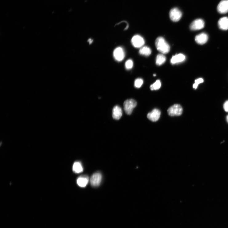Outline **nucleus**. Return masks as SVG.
I'll return each instance as SVG.
<instances>
[{
	"mask_svg": "<svg viewBox=\"0 0 228 228\" xmlns=\"http://www.w3.org/2000/svg\"><path fill=\"white\" fill-rule=\"evenodd\" d=\"M155 44L157 50L162 53L167 54L170 51V46L164 38L159 37L155 41Z\"/></svg>",
	"mask_w": 228,
	"mask_h": 228,
	"instance_id": "1",
	"label": "nucleus"
},
{
	"mask_svg": "<svg viewBox=\"0 0 228 228\" xmlns=\"http://www.w3.org/2000/svg\"><path fill=\"white\" fill-rule=\"evenodd\" d=\"M137 105V102L134 99H128L125 101L124 103V108L126 114L128 115L131 114Z\"/></svg>",
	"mask_w": 228,
	"mask_h": 228,
	"instance_id": "2",
	"label": "nucleus"
},
{
	"mask_svg": "<svg viewBox=\"0 0 228 228\" xmlns=\"http://www.w3.org/2000/svg\"><path fill=\"white\" fill-rule=\"evenodd\" d=\"M183 109L182 106L179 104L174 105L168 108L167 112L171 116H179L182 113Z\"/></svg>",
	"mask_w": 228,
	"mask_h": 228,
	"instance_id": "3",
	"label": "nucleus"
},
{
	"mask_svg": "<svg viewBox=\"0 0 228 228\" xmlns=\"http://www.w3.org/2000/svg\"><path fill=\"white\" fill-rule=\"evenodd\" d=\"M182 12L178 8H173L170 10V19L174 22H177L180 20L182 18Z\"/></svg>",
	"mask_w": 228,
	"mask_h": 228,
	"instance_id": "4",
	"label": "nucleus"
},
{
	"mask_svg": "<svg viewBox=\"0 0 228 228\" xmlns=\"http://www.w3.org/2000/svg\"><path fill=\"white\" fill-rule=\"evenodd\" d=\"M205 26V22L203 20L198 19L194 21L190 24V29L192 30H196L203 29Z\"/></svg>",
	"mask_w": 228,
	"mask_h": 228,
	"instance_id": "5",
	"label": "nucleus"
},
{
	"mask_svg": "<svg viewBox=\"0 0 228 228\" xmlns=\"http://www.w3.org/2000/svg\"><path fill=\"white\" fill-rule=\"evenodd\" d=\"M131 42L133 45L136 48L142 47L145 43L144 38L138 35L134 36L132 39Z\"/></svg>",
	"mask_w": 228,
	"mask_h": 228,
	"instance_id": "6",
	"label": "nucleus"
},
{
	"mask_svg": "<svg viewBox=\"0 0 228 228\" xmlns=\"http://www.w3.org/2000/svg\"><path fill=\"white\" fill-rule=\"evenodd\" d=\"M102 179V175L99 172L94 174L90 180L91 185L94 187H97L100 185Z\"/></svg>",
	"mask_w": 228,
	"mask_h": 228,
	"instance_id": "7",
	"label": "nucleus"
},
{
	"mask_svg": "<svg viewBox=\"0 0 228 228\" xmlns=\"http://www.w3.org/2000/svg\"><path fill=\"white\" fill-rule=\"evenodd\" d=\"M218 12L221 14L228 12V0H222L217 7Z\"/></svg>",
	"mask_w": 228,
	"mask_h": 228,
	"instance_id": "8",
	"label": "nucleus"
},
{
	"mask_svg": "<svg viewBox=\"0 0 228 228\" xmlns=\"http://www.w3.org/2000/svg\"><path fill=\"white\" fill-rule=\"evenodd\" d=\"M160 115V111L158 109H154L147 114V117L150 121L156 122L158 120Z\"/></svg>",
	"mask_w": 228,
	"mask_h": 228,
	"instance_id": "9",
	"label": "nucleus"
},
{
	"mask_svg": "<svg viewBox=\"0 0 228 228\" xmlns=\"http://www.w3.org/2000/svg\"><path fill=\"white\" fill-rule=\"evenodd\" d=\"M114 56L117 61H122L125 57V53L123 49L120 47L116 48L114 51Z\"/></svg>",
	"mask_w": 228,
	"mask_h": 228,
	"instance_id": "10",
	"label": "nucleus"
},
{
	"mask_svg": "<svg viewBox=\"0 0 228 228\" xmlns=\"http://www.w3.org/2000/svg\"><path fill=\"white\" fill-rule=\"evenodd\" d=\"M186 59V57L182 54H179L172 56L170 60L172 64H175L181 63Z\"/></svg>",
	"mask_w": 228,
	"mask_h": 228,
	"instance_id": "11",
	"label": "nucleus"
},
{
	"mask_svg": "<svg viewBox=\"0 0 228 228\" xmlns=\"http://www.w3.org/2000/svg\"><path fill=\"white\" fill-rule=\"evenodd\" d=\"M122 111L121 108L118 106L114 107L112 111V116L114 119L119 120L122 117Z\"/></svg>",
	"mask_w": 228,
	"mask_h": 228,
	"instance_id": "12",
	"label": "nucleus"
},
{
	"mask_svg": "<svg viewBox=\"0 0 228 228\" xmlns=\"http://www.w3.org/2000/svg\"><path fill=\"white\" fill-rule=\"evenodd\" d=\"M208 39V35L205 33H202L198 35L195 37V41L201 45H202L207 42Z\"/></svg>",
	"mask_w": 228,
	"mask_h": 228,
	"instance_id": "13",
	"label": "nucleus"
},
{
	"mask_svg": "<svg viewBox=\"0 0 228 228\" xmlns=\"http://www.w3.org/2000/svg\"><path fill=\"white\" fill-rule=\"evenodd\" d=\"M218 25L219 28L222 30H227L228 29V17H223L221 18L219 20Z\"/></svg>",
	"mask_w": 228,
	"mask_h": 228,
	"instance_id": "14",
	"label": "nucleus"
},
{
	"mask_svg": "<svg viewBox=\"0 0 228 228\" xmlns=\"http://www.w3.org/2000/svg\"><path fill=\"white\" fill-rule=\"evenodd\" d=\"M89 178L86 176H81L77 179V182L78 185L81 187H85L88 183Z\"/></svg>",
	"mask_w": 228,
	"mask_h": 228,
	"instance_id": "15",
	"label": "nucleus"
},
{
	"mask_svg": "<svg viewBox=\"0 0 228 228\" xmlns=\"http://www.w3.org/2000/svg\"><path fill=\"white\" fill-rule=\"evenodd\" d=\"M73 170L74 172L76 173L82 172L83 168L81 163L79 162H75L73 166Z\"/></svg>",
	"mask_w": 228,
	"mask_h": 228,
	"instance_id": "16",
	"label": "nucleus"
},
{
	"mask_svg": "<svg viewBox=\"0 0 228 228\" xmlns=\"http://www.w3.org/2000/svg\"><path fill=\"white\" fill-rule=\"evenodd\" d=\"M151 53L150 49L146 46L141 48L139 50V53L141 55L146 57L149 56Z\"/></svg>",
	"mask_w": 228,
	"mask_h": 228,
	"instance_id": "17",
	"label": "nucleus"
},
{
	"mask_svg": "<svg viewBox=\"0 0 228 228\" xmlns=\"http://www.w3.org/2000/svg\"><path fill=\"white\" fill-rule=\"evenodd\" d=\"M166 57L163 54H159L156 58V64L158 66H161L166 61Z\"/></svg>",
	"mask_w": 228,
	"mask_h": 228,
	"instance_id": "18",
	"label": "nucleus"
},
{
	"mask_svg": "<svg viewBox=\"0 0 228 228\" xmlns=\"http://www.w3.org/2000/svg\"><path fill=\"white\" fill-rule=\"evenodd\" d=\"M161 84L159 80H157L153 84L150 86V89L151 90H158L161 88Z\"/></svg>",
	"mask_w": 228,
	"mask_h": 228,
	"instance_id": "19",
	"label": "nucleus"
},
{
	"mask_svg": "<svg viewBox=\"0 0 228 228\" xmlns=\"http://www.w3.org/2000/svg\"><path fill=\"white\" fill-rule=\"evenodd\" d=\"M143 83L142 79L138 78L136 79L134 82V86L137 88H139L142 86Z\"/></svg>",
	"mask_w": 228,
	"mask_h": 228,
	"instance_id": "20",
	"label": "nucleus"
},
{
	"mask_svg": "<svg viewBox=\"0 0 228 228\" xmlns=\"http://www.w3.org/2000/svg\"><path fill=\"white\" fill-rule=\"evenodd\" d=\"M133 66V62L131 59H129L126 61L125 63V67L127 69L129 70L132 69Z\"/></svg>",
	"mask_w": 228,
	"mask_h": 228,
	"instance_id": "21",
	"label": "nucleus"
},
{
	"mask_svg": "<svg viewBox=\"0 0 228 228\" xmlns=\"http://www.w3.org/2000/svg\"><path fill=\"white\" fill-rule=\"evenodd\" d=\"M195 83L193 85V88L196 89L198 85L203 82L204 80L202 78H199L195 80Z\"/></svg>",
	"mask_w": 228,
	"mask_h": 228,
	"instance_id": "22",
	"label": "nucleus"
},
{
	"mask_svg": "<svg viewBox=\"0 0 228 228\" xmlns=\"http://www.w3.org/2000/svg\"><path fill=\"white\" fill-rule=\"evenodd\" d=\"M223 108L225 111L228 112V101H226L224 103Z\"/></svg>",
	"mask_w": 228,
	"mask_h": 228,
	"instance_id": "23",
	"label": "nucleus"
},
{
	"mask_svg": "<svg viewBox=\"0 0 228 228\" xmlns=\"http://www.w3.org/2000/svg\"><path fill=\"white\" fill-rule=\"evenodd\" d=\"M88 42H89L90 44H91V43H92L93 42V40L91 39H90L89 40Z\"/></svg>",
	"mask_w": 228,
	"mask_h": 228,
	"instance_id": "24",
	"label": "nucleus"
},
{
	"mask_svg": "<svg viewBox=\"0 0 228 228\" xmlns=\"http://www.w3.org/2000/svg\"><path fill=\"white\" fill-rule=\"evenodd\" d=\"M226 120L227 122L228 123V115H227L226 117Z\"/></svg>",
	"mask_w": 228,
	"mask_h": 228,
	"instance_id": "25",
	"label": "nucleus"
},
{
	"mask_svg": "<svg viewBox=\"0 0 228 228\" xmlns=\"http://www.w3.org/2000/svg\"><path fill=\"white\" fill-rule=\"evenodd\" d=\"M156 76V75L155 74H154V77H155Z\"/></svg>",
	"mask_w": 228,
	"mask_h": 228,
	"instance_id": "26",
	"label": "nucleus"
}]
</instances>
